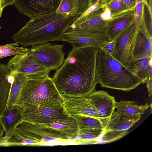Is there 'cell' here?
I'll return each instance as SVG.
<instances>
[{"mask_svg":"<svg viewBox=\"0 0 152 152\" xmlns=\"http://www.w3.org/2000/svg\"><path fill=\"white\" fill-rule=\"evenodd\" d=\"M15 0H3V4L2 7L3 8L6 7L13 5Z\"/></svg>","mask_w":152,"mask_h":152,"instance_id":"836d02e7","label":"cell"},{"mask_svg":"<svg viewBox=\"0 0 152 152\" xmlns=\"http://www.w3.org/2000/svg\"><path fill=\"white\" fill-rule=\"evenodd\" d=\"M152 56L135 60L129 59L126 68L138 78L141 83H146L149 79V69Z\"/></svg>","mask_w":152,"mask_h":152,"instance_id":"ac0fdd59","label":"cell"},{"mask_svg":"<svg viewBox=\"0 0 152 152\" xmlns=\"http://www.w3.org/2000/svg\"><path fill=\"white\" fill-rule=\"evenodd\" d=\"M0 1H1L2 2V5H3V0H0Z\"/></svg>","mask_w":152,"mask_h":152,"instance_id":"ab89813d","label":"cell"},{"mask_svg":"<svg viewBox=\"0 0 152 152\" xmlns=\"http://www.w3.org/2000/svg\"><path fill=\"white\" fill-rule=\"evenodd\" d=\"M97 64L98 83L102 87L128 91L141 83L125 66L99 48Z\"/></svg>","mask_w":152,"mask_h":152,"instance_id":"277c9868","label":"cell"},{"mask_svg":"<svg viewBox=\"0 0 152 152\" xmlns=\"http://www.w3.org/2000/svg\"><path fill=\"white\" fill-rule=\"evenodd\" d=\"M79 17L60 15L56 11L37 16L30 18L12 38L14 42L24 47L63 41V35L66 28Z\"/></svg>","mask_w":152,"mask_h":152,"instance_id":"7a4b0ae2","label":"cell"},{"mask_svg":"<svg viewBox=\"0 0 152 152\" xmlns=\"http://www.w3.org/2000/svg\"><path fill=\"white\" fill-rule=\"evenodd\" d=\"M99 0H89V8L96 3Z\"/></svg>","mask_w":152,"mask_h":152,"instance_id":"8d00e7d4","label":"cell"},{"mask_svg":"<svg viewBox=\"0 0 152 152\" xmlns=\"http://www.w3.org/2000/svg\"><path fill=\"white\" fill-rule=\"evenodd\" d=\"M79 9L78 15L80 16L89 8V0H79Z\"/></svg>","mask_w":152,"mask_h":152,"instance_id":"f546056e","label":"cell"},{"mask_svg":"<svg viewBox=\"0 0 152 152\" xmlns=\"http://www.w3.org/2000/svg\"><path fill=\"white\" fill-rule=\"evenodd\" d=\"M135 30L133 21L121 31L114 40V48L110 55L125 66L130 57L131 48Z\"/></svg>","mask_w":152,"mask_h":152,"instance_id":"30bf717a","label":"cell"},{"mask_svg":"<svg viewBox=\"0 0 152 152\" xmlns=\"http://www.w3.org/2000/svg\"><path fill=\"white\" fill-rule=\"evenodd\" d=\"M114 47V41H110L103 44L99 48L110 55L113 50Z\"/></svg>","mask_w":152,"mask_h":152,"instance_id":"4dcf8cb0","label":"cell"},{"mask_svg":"<svg viewBox=\"0 0 152 152\" xmlns=\"http://www.w3.org/2000/svg\"><path fill=\"white\" fill-rule=\"evenodd\" d=\"M64 46L47 42L31 45L28 50L48 69L56 70L64 60Z\"/></svg>","mask_w":152,"mask_h":152,"instance_id":"5b68a950","label":"cell"},{"mask_svg":"<svg viewBox=\"0 0 152 152\" xmlns=\"http://www.w3.org/2000/svg\"><path fill=\"white\" fill-rule=\"evenodd\" d=\"M113 0H101L102 3L104 7H107Z\"/></svg>","mask_w":152,"mask_h":152,"instance_id":"e575fe53","label":"cell"},{"mask_svg":"<svg viewBox=\"0 0 152 152\" xmlns=\"http://www.w3.org/2000/svg\"><path fill=\"white\" fill-rule=\"evenodd\" d=\"M62 0H15L13 5L30 19L56 11Z\"/></svg>","mask_w":152,"mask_h":152,"instance_id":"9c48e42d","label":"cell"},{"mask_svg":"<svg viewBox=\"0 0 152 152\" xmlns=\"http://www.w3.org/2000/svg\"><path fill=\"white\" fill-rule=\"evenodd\" d=\"M22 120L21 110L17 105L0 113V125L5 132L4 139L7 138Z\"/></svg>","mask_w":152,"mask_h":152,"instance_id":"2e32d148","label":"cell"},{"mask_svg":"<svg viewBox=\"0 0 152 152\" xmlns=\"http://www.w3.org/2000/svg\"><path fill=\"white\" fill-rule=\"evenodd\" d=\"M14 80L11 84L6 105L4 110H7L16 105L22 87L27 75L21 73H13Z\"/></svg>","mask_w":152,"mask_h":152,"instance_id":"d6986e66","label":"cell"},{"mask_svg":"<svg viewBox=\"0 0 152 152\" xmlns=\"http://www.w3.org/2000/svg\"><path fill=\"white\" fill-rule=\"evenodd\" d=\"M128 130H104L102 134L94 140V144L106 143L117 140L126 135Z\"/></svg>","mask_w":152,"mask_h":152,"instance_id":"484cf974","label":"cell"},{"mask_svg":"<svg viewBox=\"0 0 152 152\" xmlns=\"http://www.w3.org/2000/svg\"><path fill=\"white\" fill-rule=\"evenodd\" d=\"M104 130L99 129L79 130L71 140L80 144H94V140L100 136Z\"/></svg>","mask_w":152,"mask_h":152,"instance_id":"603a6c76","label":"cell"},{"mask_svg":"<svg viewBox=\"0 0 152 152\" xmlns=\"http://www.w3.org/2000/svg\"><path fill=\"white\" fill-rule=\"evenodd\" d=\"M45 124L61 132L68 137L70 140L78 130L76 120L71 116L65 120Z\"/></svg>","mask_w":152,"mask_h":152,"instance_id":"44dd1931","label":"cell"},{"mask_svg":"<svg viewBox=\"0 0 152 152\" xmlns=\"http://www.w3.org/2000/svg\"><path fill=\"white\" fill-rule=\"evenodd\" d=\"M49 75L46 73L27 75L16 105L20 108L62 107L64 99Z\"/></svg>","mask_w":152,"mask_h":152,"instance_id":"3957f363","label":"cell"},{"mask_svg":"<svg viewBox=\"0 0 152 152\" xmlns=\"http://www.w3.org/2000/svg\"><path fill=\"white\" fill-rule=\"evenodd\" d=\"M79 9V0H62L56 11L58 14L62 15L78 16Z\"/></svg>","mask_w":152,"mask_h":152,"instance_id":"d4e9b609","label":"cell"},{"mask_svg":"<svg viewBox=\"0 0 152 152\" xmlns=\"http://www.w3.org/2000/svg\"><path fill=\"white\" fill-rule=\"evenodd\" d=\"M149 106L146 103L144 105H138L134 101L121 100L116 102V112L119 113L141 116L148 109Z\"/></svg>","mask_w":152,"mask_h":152,"instance_id":"7402d4cb","label":"cell"},{"mask_svg":"<svg viewBox=\"0 0 152 152\" xmlns=\"http://www.w3.org/2000/svg\"><path fill=\"white\" fill-rule=\"evenodd\" d=\"M17 43L7 44L0 45V59L13 55L25 53L28 50L26 47L18 46Z\"/></svg>","mask_w":152,"mask_h":152,"instance_id":"4316f807","label":"cell"},{"mask_svg":"<svg viewBox=\"0 0 152 152\" xmlns=\"http://www.w3.org/2000/svg\"><path fill=\"white\" fill-rule=\"evenodd\" d=\"M4 132V131L2 127L0 125V142H1L3 140V136Z\"/></svg>","mask_w":152,"mask_h":152,"instance_id":"d590c367","label":"cell"},{"mask_svg":"<svg viewBox=\"0 0 152 152\" xmlns=\"http://www.w3.org/2000/svg\"><path fill=\"white\" fill-rule=\"evenodd\" d=\"M104 7L102 5L93 11L80 16L68 27L65 32L105 33L109 21L103 20L100 17Z\"/></svg>","mask_w":152,"mask_h":152,"instance_id":"ba28073f","label":"cell"},{"mask_svg":"<svg viewBox=\"0 0 152 152\" xmlns=\"http://www.w3.org/2000/svg\"><path fill=\"white\" fill-rule=\"evenodd\" d=\"M126 10L134 11V9L136 0H121Z\"/></svg>","mask_w":152,"mask_h":152,"instance_id":"1f68e13d","label":"cell"},{"mask_svg":"<svg viewBox=\"0 0 152 152\" xmlns=\"http://www.w3.org/2000/svg\"><path fill=\"white\" fill-rule=\"evenodd\" d=\"M146 4L150 7H152V0H145Z\"/></svg>","mask_w":152,"mask_h":152,"instance_id":"74e56055","label":"cell"},{"mask_svg":"<svg viewBox=\"0 0 152 152\" xmlns=\"http://www.w3.org/2000/svg\"><path fill=\"white\" fill-rule=\"evenodd\" d=\"M3 8L2 7V3L1 1H0V17L1 16Z\"/></svg>","mask_w":152,"mask_h":152,"instance_id":"f35d334b","label":"cell"},{"mask_svg":"<svg viewBox=\"0 0 152 152\" xmlns=\"http://www.w3.org/2000/svg\"><path fill=\"white\" fill-rule=\"evenodd\" d=\"M87 97L94 105L104 129L115 109L116 102L114 97L110 95L107 91L95 90Z\"/></svg>","mask_w":152,"mask_h":152,"instance_id":"7c38bea8","label":"cell"},{"mask_svg":"<svg viewBox=\"0 0 152 152\" xmlns=\"http://www.w3.org/2000/svg\"><path fill=\"white\" fill-rule=\"evenodd\" d=\"M64 100L63 107L69 115H84L99 119L94 105L87 97H70Z\"/></svg>","mask_w":152,"mask_h":152,"instance_id":"4fadbf2b","label":"cell"},{"mask_svg":"<svg viewBox=\"0 0 152 152\" xmlns=\"http://www.w3.org/2000/svg\"><path fill=\"white\" fill-rule=\"evenodd\" d=\"M141 116L119 113L114 111L104 130H128L139 121Z\"/></svg>","mask_w":152,"mask_h":152,"instance_id":"e0dca14e","label":"cell"},{"mask_svg":"<svg viewBox=\"0 0 152 152\" xmlns=\"http://www.w3.org/2000/svg\"><path fill=\"white\" fill-rule=\"evenodd\" d=\"M133 21V11L113 16L105 33L110 41H114L117 35Z\"/></svg>","mask_w":152,"mask_h":152,"instance_id":"9a60e30c","label":"cell"},{"mask_svg":"<svg viewBox=\"0 0 152 152\" xmlns=\"http://www.w3.org/2000/svg\"><path fill=\"white\" fill-rule=\"evenodd\" d=\"M100 17L103 20L110 21L113 18V14L110 9L107 7H104L100 15Z\"/></svg>","mask_w":152,"mask_h":152,"instance_id":"f1b7e54d","label":"cell"},{"mask_svg":"<svg viewBox=\"0 0 152 152\" xmlns=\"http://www.w3.org/2000/svg\"><path fill=\"white\" fill-rule=\"evenodd\" d=\"M98 48H74L69 51L52 78L64 98L87 97L98 83Z\"/></svg>","mask_w":152,"mask_h":152,"instance_id":"6da1fadb","label":"cell"},{"mask_svg":"<svg viewBox=\"0 0 152 152\" xmlns=\"http://www.w3.org/2000/svg\"><path fill=\"white\" fill-rule=\"evenodd\" d=\"M20 109L22 120L34 124H49L65 120L70 116L65 113L63 107L57 109L39 107Z\"/></svg>","mask_w":152,"mask_h":152,"instance_id":"8992f818","label":"cell"},{"mask_svg":"<svg viewBox=\"0 0 152 152\" xmlns=\"http://www.w3.org/2000/svg\"><path fill=\"white\" fill-rule=\"evenodd\" d=\"M63 41L70 43L74 48L93 47L99 48L110 41L105 33L71 31L63 34Z\"/></svg>","mask_w":152,"mask_h":152,"instance_id":"8fae6325","label":"cell"},{"mask_svg":"<svg viewBox=\"0 0 152 152\" xmlns=\"http://www.w3.org/2000/svg\"><path fill=\"white\" fill-rule=\"evenodd\" d=\"M6 66L12 73L18 72L28 75L46 73L49 75L51 71L28 50L25 53L16 55L9 60Z\"/></svg>","mask_w":152,"mask_h":152,"instance_id":"52a82bcc","label":"cell"},{"mask_svg":"<svg viewBox=\"0 0 152 152\" xmlns=\"http://www.w3.org/2000/svg\"><path fill=\"white\" fill-rule=\"evenodd\" d=\"M146 86L148 90V96L149 97L152 94V79H149L147 82Z\"/></svg>","mask_w":152,"mask_h":152,"instance_id":"d6a6232c","label":"cell"},{"mask_svg":"<svg viewBox=\"0 0 152 152\" xmlns=\"http://www.w3.org/2000/svg\"><path fill=\"white\" fill-rule=\"evenodd\" d=\"M145 0H136V4L133 11L134 21L135 28H139L145 22L144 19V7Z\"/></svg>","mask_w":152,"mask_h":152,"instance_id":"83f0119b","label":"cell"},{"mask_svg":"<svg viewBox=\"0 0 152 152\" xmlns=\"http://www.w3.org/2000/svg\"><path fill=\"white\" fill-rule=\"evenodd\" d=\"M10 73L6 65L0 63V113L6 107L11 84L8 77Z\"/></svg>","mask_w":152,"mask_h":152,"instance_id":"ffe728a7","label":"cell"},{"mask_svg":"<svg viewBox=\"0 0 152 152\" xmlns=\"http://www.w3.org/2000/svg\"><path fill=\"white\" fill-rule=\"evenodd\" d=\"M71 116L76 120L78 130L90 129H104V127L101 122L98 118L84 115Z\"/></svg>","mask_w":152,"mask_h":152,"instance_id":"cb8c5ba5","label":"cell"},{"mask_svg":"<svg viewBox=\"0 0 152 152\" xmlns=\"http://www.w3.org/2000/svg\"><path fill=\"white\" fill-rule=\"evenodd\" d=\"M152 37L143 29H135L129 59L135 60L152 56Z\"/></svg>","mask_w":152,"mask_h":152,"instance_id":"5bb4252c","label":"cell"}]
</instances>
